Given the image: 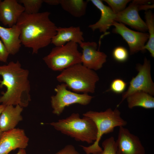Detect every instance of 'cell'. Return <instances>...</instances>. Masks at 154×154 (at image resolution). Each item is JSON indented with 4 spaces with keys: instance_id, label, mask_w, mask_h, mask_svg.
<instances>
[{
    "instance_id": "6da1fadb",
    "label": "cell",
    "mask_w": 154,
    "mask_h": 154,
    "mask_svg": "<svg viewBox=\"0 0 154 154\" xmlns=\"http://www.w3.org/2000/svg\"><path fill=\"white\" fill-rule=\"evenodd\" d=\"M50 13L45 11L34 14L23 12L16 24L20 31L21 44L31 48L33 54L51 43L57 27L49 18Z\"/></svg>"
},
{
    "instance_id": "7a4b0ae2",
    "label": "cell",
    "mask_w": 154,
    "mask_h": 154,
    "mask_svg": "<svg viewBox=\"0 0 154 154\" xmlns=\"http://www.w3.org/2000/svg\"><path fill=\"white\" fill-rule=\"evenodd\" d=\"M29 72L23 68L18 60L11 61L7 64L0 65V88L6 91L0 97V103L5 106L19 105L27 107L31 100L29 79Z\"/></svg>"
},
{
    "instance_id": "3957f363",
    "label": "cell",
    "mask_w": 154,
    "mask_h": 154,
    "mask_svg": "<svg viewBox=\"0 0 154 154\" xmlns=\"http://www.w3.org/2000/svg\"><path fill=\"white\" fill-rule=\"evenodd\" d=\"M56 130L77 141L93 143L96 140L97 129L94 121L90 118L80 117L77 113H73L66 118L50 123Z\"/></svg>"
},
{
    "instance_id": "277c9868",
    "label": "cell",
    "mask_w": 154,
    "mask_h": 154,
    "mask_svg": "<svg viewBox=\"0 0 154 154\" xmlns=\"http://www.w3.org/2000/svg\"><path fill=\"white\" fill-rule=\"evenodd\" d=\"M121 114L117 108L114 110L109 108L104 111H89L83 114L94 121L97 129V138L93 143L87 147L80 146L86 154H96L102 151L99 145L102 136L113 132L116 127H124L127 124V122L121 117Z\"/></svg>"
},
{
    "instance_id": "5b68a950",
    "label": "cell",
    "mask_w": 154,
    "mask_h": 154,
    "mask_svg": "<svg viewBox=\"0 0 154 154\" xmlns=\"http://www.w3.org/2000/svg\"><path fill=\"white\" fill-rule=\"evenodd\" d=\"M56 79L74 92L88 94L94 92L99 78L94 71L78 64L62 71Z\"/></svg>"
},
{
    "instance_id": "8992f818",
    "label": "cell",
    "mask_w": 154,
    "mask_h": 154,
    "mask_svg": "<svg viewBox=\"0 0 154 154\" xmlns=\"http://www.w3.org/2000/svg\"><path fill=\"white\" fill-rule=\"evenodd\" d=\"M78 47V44L72 42L62 46H55L43 60L52 70L62 71L76 64H82V53Z\"/></svg>"
},
{
    "instance_id": "52a82bcc",
    "label": "cell",
    "mask_w": 154,
    "mask_h": 154,
    "mask_svg": "<svg viewBox=\"0 0 154 154\" xmlns=\"http://www.w3.org/2000/svg\"><path fill=\"white\" fill-rule=\"evenodd\" d=\"M67 88L64 83L57 85L54 89L56 94L51 97L52 113L58 116L61 114L66 107L75 104L87 105L94 98L88 94H80L71 92Z\"/></svg>"
},
{
    "instance_id": "ba28073f",
    "label": "cell",
    "mask_w": 154,
    "mask_h": 154,
    "mask_svg": "<svg viewBox=\"0 0 154 154\" xmlns=\"http://www.w3.org/2000/svg\"><path fill=\"white\" fill-rule=\"evenodd\" d=\"M149 0H134L122 12L117 13L116 21L126 25L141 32L147 31L146 24L141 18L139 12L154 8V4Z\"/></svg>"
},
{
    "instance_id": "9c48e42d",
    "label": "cell",
    "mask_w": 154,
    "mask_h": 154,
    "mask_svg": "<svg viewBox=\"0 0 154 154\" xmlns=\"http://www.w3.org/2000/svg\"><path fill=\"white\" fill-rule=\"evenodd\" d=\"M136 68L138 74L132 78L127 90L122 93L121 100L117 107L128 96L136 92H144L153 96L154 95V83L151 77L150 61L145 58L143 64H138Z\"/></svg>"
},
{
    "instance_id": "30bf717a",
    "label": "cell",
    "mask_w": 154,
    "mask_h": 154,
    "mask_svg": "<svg viewBox=\"0 0 154 154\" xmlns=\"http://www.w3.org/2000/svg\"><path fill=\"white\" fill-rule=\"evenodd\" d=\"M112 26L115 27L112 30L113 33L120 35L127 43L130 54L140 51H145L144 48L149 39L148 33L133 31L124 24L115 21Z\"/></svg>"
},
{
    "instance_id": "8fae6325",
    "label": "cell",
    "mask_w": 154,
    "mask_h": 154,
    "mask_svg": "<svg viewBox=\"0 0 154 154\" xmlns=\"http://www.w3.org/2000/svg\"><path fill=\"white\" fill-rule=\"evenodd\" d=\"M117 154H145V148L139 138L124 127H119L116 141Z\"/></svg>"
},
{
    "instance_id": "7c38bea8",
    "label": "cell",
    "mask_w": 154,
    "mask_h": 154,
    "mask_svg": "<svg viewBox=\"0 0 154 154\" xmlns=\"http://www.w3.org/2000/svg\"><path fill=\"white\" fill-rule=\"evenodd\" d=\"M82 49L81 55L82 64L90 69L98 70L106 61L107 55L97 50V44L94 42H83L80 44Z\"/></svg>"
},
{
    "instance_id": "4fadbf2b",
    "label": "cell",
    "mask_w": 154,
    "mask_h": 154,
    "mask_svg": "<svg viewBox=\"0 0 154 154\" xmlns=\"http://www.w3.org/2000/svg\"><path fill=\"white\" fill-rule=\"evenodd\" d=\"M29 140L22 129L15 128L3 132L0 139V154H8L17 148L25 149L28 146Z\"/></svg>"
},
{
    "instance_id": "5bb4252c",
    "label": "cell",
    "mask_w": 154,
    "mask_h": 154,
    "mask_svg": "<svg viewBox=\"0 0 154 154\" xmlns=\"http://www.w3.org/2000/svg\"><path fill=\"white\" fill-rule=\"evenodd\" d=\"M24 7L16 0H0V21L9 27L16 24Z\"/></svg>"
},
{
    "instance_id": "9a60e30c",
    "label": "cell",
    "mask_w": 154,
    "mask_h": 154,
    "mask_svg": "<svg viewBox=\"0 0 154 154\" xmlns=\"http://www.w3.org/2000/svg\"><path fill=\"white\" fill-rule=\"evenodd\" d=\"M92 4L98 9L101 12L100 19L96 23L90 25L88 27L92 31L98 29L104 34H108L107 31L116 21L117 13L114 12L109 6L105 5L102 1L100 0H90Z\"/></svg>"
},
{
    "instance_id": "2e32d148",
    "label": "cell",
    "mask_w": 154,
    "mask_h": 154,
    "mask_svg": "<svg viewBox=\"0 0 154 154\" xmlns=\"http://www.w3.org/2000/svg\"><path fill=\"white\" fill-rule=\"evenodd\" d=\"M83 33L80 27H58L51 43L55 46H62L67 43L72 42L79 45L84 41Z\"/></svg>"
},
{
    "instance_id": "e0dca14e",
    "label": "cell",
    "mask_w": 154,
    "mask_h": 154,
    "mask_svg": "<svg viewBox=\"0 0 154 154\" xmlns=\"http://www.w3.org/2000/svg\"><path fill=\"white\" fill-rule=\"evenodd\" d=\"M23 108L19 105L5 106L0 116V129L4 132L15 128L23 120Z\"/></svg>"
},
{
    "instance_id": "ac0fdd59",
    "label": "cell",
    "mask_w": 154,
    "mask_h": 154,
    "mask_svg": "<svg viewBox=\"0 0 154 154\" xmlns=\"http://www.w3.org/2000/svg\"><path fill=\"white\" fill-rule=\"evenodd\" d=\"M20 31L16 25L9 28L0 25V37L9 54L14 55L19 50L21 43Z\"/></svg>"
},
{
    "instance_id": "d6986e66",
    "label": "cell",
    "mask_w": 154,
    "mask_h": 154,
    "mask_svg": "<svg viewBox=\"0 0 154 154\" xmlns=\"http://www.w3.org/2000/svg\"><path fill=\"white\" fill-rule=\"evenodd\" d=\"M126 99L129 109L135 107L147 109L154 108V98L153 96L144 92H135L128 96Z\"/></svg>"
},
{
    "instance_id": "ffe728a7",
    "label": "cell",
    "mask_w": 154,
    "mask_h": 154,
    "mask_svg": "<svg viewBox=\"0 0 154 154\" xmlns=\"http://www.w3.org/2000/svg\"><path fill=\"white\" fill-rule=\"evenodd\" d=\"M88 2L83 0H60V5L71 15L79 18L85 15Z\"/></svg>"
},
{
    "instance_id": "44dd1931",
    "label": "cell",
    "mask_w": 154,
    "mask_h": 154,
    "mask_svg": "<svg viewBox=\"0 0 154 154\" xmlns=\"http://www.w3.org/2000/svg\"><path fill=\"white\" fill-rule=\"evenodd\" d=\"M145 23L147 31L149 32V38L148 41L144 46V49L148 50L151 56L154 57V16L152 12L148 10L145 12Z\"/></svg>"
},
{
    "instance_id": "7402d4cb",
    "label": "cell",
    "mask_w": 154,
    "mask_h": 154,
    "mask_svg": "<svg viewBox=\"0 0 154 154\" xmlns=\"http://www.w3.org/2000/svg\"><path fill=\"white\" fill-rule=\"evenodd\" d=\"M23 5L24 12L28 14H34L38 13L43 0H19L18 1Z\"/></svg>"
},
{
    "instance_id": "603a6c76",
    "label": "cell",
    "mask_w": 154,
    "mask_h": 154,
    "mask_svg": "<svg viewBox=\"0 0 154 154\" xmlns=\"http://www.w3.org/2000/svg\"><path fill=\"white\" fill-rule=\"evenodd\" d=\"M102 145L103 149L96 154H117L116 141L113 137L106 139Z\"/></svg>"
},
{
    "instance_id": "cb8c5ba5",
    "label": "cell",
    "mask_w": 154,
    "mask_h": 154,
    "mask_svg": "<svg viewBox=\"0 0 154 154\" xmlns=\"http://www.w3.org/2000/svg\"><path fill=\"white\" fill-rule=\"evenodd\" d=\"M111 9L116 13L121 12L126 8L127 4L131 1L130 0H104Z\"/></svg>"
},
{
    "instance_id": "d4e9b609",
    "label": "cell",
    "mask_w": 154,
    "mask_h": 154,
    "mask_svg": "<svg viewBox=\"0 0 154 154\" xmlns=\"http://www.w3.org/2000/svg\"><path fill=\"white\" fill-rule=\"evenodd\" d=\"M112 56L116 61L123 62L126 61L129 56L128 51L125 47L119 46L115 48L112 52Z\"/></svg>"
},
{
    "instance_id": "484cf974",
    "label": "cell",
    "mask_w": 154,
    "mask_h": 154,
    "mask_svg": "<svg viewBox=\"0 0 154 154\" xmlns=\"http://www.w3.org/2000/svg\"><path fill=\"white\" fill-rule=\"evenodd\" d=\"M127 84L123 80L116 78L111 83L109 90L116 94L123 93Z\"/></svg>"
},
{
    "instance_id": "4316f807",
    "label": "cell",
    "mask_w": 154,
    "mask_h": 154,
    "mask_svg": "<svg viewBox=\"0 0 154 154\" xmlns=\"http://www.w3.org/2000/svg\"><path fill=\"white\" fill-rule=\"evenodd\" d=\"M55 154H80L72 145H68Z\"/></svg>"
},
{
    "instance_id": "83f0119b",
    "label": "cell",
    "mask_w": 154,
    "mask_h": 154,
    "mask_svg": "<svg viewBox=\"0 0 154 154\" xmlns=\"http://www.w3.org/2000/svg\"><path fill=\"white\" fill-rule=\"evenodd\" d=\"M9 55L3 42L0 40V61L7 62Z\"/></svg>"
},
{
    "instance_id": "f1b7e54d",
    "label": "cell",
    "mask_w": 154,
    "mask_h": 154,
    "mask_svg": "<svg viewBox=\"0 0 154 154\" xmlns=\"http://www.w3.org/2000/svg\"><path fill=\"white\" fill-rule=\"evenodd\" d=\"M43 2L49 5H56L60 4V0H43Z\"/></svg>"
},
{
    "instance_id": "f546056e",
    "label": "cell",
    "mask_w": 154,
    "mask_h": 154,
    "mask_svg": "<svg viewBox=\"0 0 154 154\" xmlns=\"http://www.w3.org/2000/svg\"><path fill=\"white\" fill-rule=\"evenodd\" d=\"M16 154H27L25 149H19Z\"/></svg>"
},
{
    "instance_id": "4dcf8cb0",
    "label": "cell",
    "mask_w": 154,
    "mask_h": 154,
    "mask_svg": "<svg viewBox=\"0 0 154 154\" xmlns=\"http://www.w3.org/2000/svg\"><path fill=\"white\" fill-rule=\"evenodd\" d=\"M5 106L2 104L0 105V115L1 114L2 111L4 110Z\"/></svg>"
},
{
    "instance_id": "1f68e13d",
    "label": "cell",
    "mask_w": 154,
    "mask_h": 154,
    "mask_svg": "<svg viewBox=\"0 0 154 154\" xmlns=\"http://www.w3.org/2000/svg\"><path fill=\"white\" fill-rule=\"evenodd\" d=\"M3 133V132L0 129V139Z\"/></svg>"
}]
</instances>
